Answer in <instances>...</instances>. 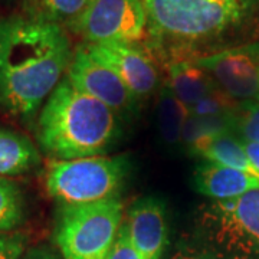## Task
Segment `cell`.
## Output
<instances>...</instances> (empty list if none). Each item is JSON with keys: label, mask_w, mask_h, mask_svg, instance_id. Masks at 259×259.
Here are the masks:
<instances>
[{"label": "cell", "mask_w": 259, "mask_h": 259, "mask_svg": "<svg viewBox=\"0 0 259 259\" xmlns=\"http://www.w3.org/2000/svg\"><path fill=\"white\" fill-rule=\"evenodd\" d=\"M74 56L66 29L25 16L10 18L0 75V107L32 118L64 79Z\"/></svg>", "instance_id": "obj_1"}, {"label": "cell", "mask_w": 259, "mask_h": 259, "mask_svg": "<svg viewBox=\"0 0 259 259\" xmlns=\"http://www.w3.org/2000/svg\"><path fill=\"white\" fill-rule=\"evenodd\" d=\"M122 134V118L64 76L37 115V143L56 160L104 156Z\"/></svg>", "instance_id": "obj_2"}, {"label": "cell", "mask_w": 259, "mask_h": 259, "mask_svg": "<svg viewBox=\"0 0 259 259\" xmlns=\"http://www.w3.org/2000/svg\"><path fill=\"white\" fill-rule=\"evenodd\" d=\"M147 37L154 48L180 59L239 28L259 9V0H141ZM171 61V59H170Z\"/></svg>", "instance_id": "obj_3"}, {"label": "cell", "mask_w": 259, "mask_h": 259, "mask_svg": "<svg viewBox=\"0 0 259 259\" xmlns=\"http://www.w3.org/2000/svg\"><path fill=\"white\" fill-rule=\"evenodd\" d=\"M131 168L128 154L56 160L47 173V190L59 204L120 199Z\"/></svg>", "instance_id": "obj_4"}, {"label": "cell", "mask_w": 259, "mask_h": 259, "mask_svg": "<svg viewBox=\"0 0 259 259\" xmlns=\"http://www.w3.org/2000/svg\"><path fill=\"white\" fill-rule=\"evenodd\" d=\"M124 221L121 199L59 204L54 241L62 259H107Z\"/></svg>", "instance_id": "obj_5"}, {"label": "cell", "mask_w": 259, "mask_h": 259, "mask_svg": "<svg viewBox=\"0 0 259 259\" xmlns=\"http://www.w3.org/2000/svg\"><path fill=\"white\" fill-rule=\"evenodd\" d=\"M199 225L218 248L246 259H259V189L235 200L206 204Z\"/></svg>", "instance_id": "obj_6"}, {"label": "cell", "mask_w": 259, "mask_h": 259, "mask_svg": "<svg viewBox=\"0 0 259 259\" xmlns=\"http://www.w3.org/2000/svg\"><path fill=\"white\" fill-rule=\"evenodd\" d=\"M65 29L82 37L83 44H140L147 37V16L141 0H90Z\"/></svg>", "instance_id": "obj_7"}, {"label": "cell", "mask_w": 259, "mask_h": 259, "mask_svg": "<svg viewBox=\"0 0 259 259\" xmlns=\"http://www.w3.org/2000/svg\"><path fill=\"white\" fill-rule=\"evenodd\" d=\"M66 78L79 91L110 107L122 121L137 112L139 98L134 97L108 65L95 58L83 44L74 49Z\"/></svg>", "instance_id": "obj_8"}, {"label": "cell", "mask_w": 259, "mask_h": 259, "mask_svg": "<svg viewBox=\"0 0 259 259\" xmlns=\"http://www.w3.org/2000/svg\"><path fill=\"white\" fill-rule=\"evenodd\" d=\"M193 61L232 100H259V44L226 48Z\"/></svg>", "instance_id": "obj_9"}, {"label": "cell", "mask_w": 259, "mask_h": 259, "mask_svg": "<svg viewBox=\"0 0 259 259\" xmlns=\"http://www.w3.org/2000/svg\"><path fill=\"white\" fill-rule=\"evenodd\" d=\"M83 45L120 76L136 98H147L158 88L160 76L154 58L139 44L104 42Z\"/></svg>", "instance_id": "obj_10"}, {"label": "cell", "mask_w": 259, "mask_h": 259, "mask_svg": "<svg viewBox=\"0 0 259 259\" xmlns=\"http://www.w3.org/2000/svg\"><path fill=\"white\" fill-rule=\"evenodd\" d=\"M133 246L143 259H161L168 243L166 204L153 196L136 200L122 221Z\"/></svg>", "instance_id": "obj_11"}, {"label": "cell", "mask_w": 259, "mask_h": 259, "mask_svg": "<svg viewBox=\"0 0 259 259\" xmlns=\"http://www.w3.org/2000/svg\"><path fill=\"white\" fill-rule=\"evenodd\" d=\"M193 187L212 202L235 200L259 189V177L246 171L203 161L193 173Z\"/></svg>", "instance_id": "obj_12"}, {"label": "cell", "mask_w": 259, "mask_h": 259, "mask_svg": "<svg viewBox=\"0 0 259 259\" xmlns=\"http://www.w3.org/2000/svg\"><path fill=\"white\" fill-rule=\"evenodd\" d=\"M167 87L187 110L218 88L210 75L190 58L171 59L167 64Z\"/></svg>", "instance_id": "obj_13"}, {"label": "cell", "mask_w": 259, "mask_h": 259, "mask_svg": "<svg viewBox=\"0 0 259 259\" xmlns=\"http://www.w3.org/2000/svg\"><path fill=\"white\" fill-rule=\"evenodd\" d=\"M40 164V154L32 140L15 130L0 127V177L26 175Z\"/></svg>", "instance_id": "obj_14"}, {"label": "cell", "mask_w": 259, "mask_h": 259, "mask_svg": "<svg viewBox=\"0 0 259 259\" xmlns=\"http://www.w3.org/2000/svg\"><path fill=\"white\" fill-rule=\"evenodd\" d=\"M189 151L197 157H202L204 161L225 167H232L236 170L246 171L253 176H258L249 164V160L245 154L242 141L231 131L203 137L202 140H199L193 147L189 148Z\"/></svg>", "instance_id": "obj_15"}, {"label": "cell", "mask_w": 259, "mask_h": 259, "mask_svg": "<svg viewBox=\"0 0 259 259\" xmlns=\"http://www.w3.org/2000/svg\"><path fill=\"white\" fill-rule=\"evenodd\" d=\"M187 115V107L179 101L176 95L170 91V88L164 85L158 94L157 122L160 137L166 146L175 147L180 144L182 131Z\"/></svg>", "instance_id": "obj_16"}, {"label": "cell", "mask_w": 259, "mask_h": 259, "mask_svg": "<svg viewBox=\"0 0 259 259\" xmlns=\"http://www.w3.org/2000/svg\"><path fill=\"white\" fill-rule=\"evenodd\" d=\"M90 0H23L25 18L66 28L88 6Z\"/></svg>", "instance_id": "obj_17"}, {"label": "cell", "mask_w": 259, "mask_h": 259, "mask_svg": "<svg viewBox=\"0 0 259 259\" xmlns=\"http://www.w3.org/2000/svg\"><path fill=\"white\" fill-rule=\"evenodd\" d=\"M28 206L19 183L0 177V233L15 232L26 222Z\"/></svg>", "instance_id": "obj_18"}, {"label": "cell", "mask_w": 259, "mask_h": 259, "mask_svg": "<svg viewBox=\"0 0 259 259\" xmlns=\"http://www.w3.org/2000/svg\"><path fill=\"white\" fill-rule=\"evenodd\" d=\"M231 131L241 141L259 143V100L236 102L232 111Z\"/></svg>", "instance_id": "obj_19"}, {"label": "cell", "mask_w": 259, "mask_h": 259, "mask_svg": "<svg viewBox=\"0 0 259 259\" xmlns=\"http://www.w3.org/2000/svg\"><path fill=\"white\" fill-rule=\"evenodd\" d=\"M235 100H232L229 95L223 93L222 90L218 87L209 94H206L203 98L193 104L189 108V114L199 117V118H206V117H229L236 105Z\"/></svg>", "instance_id": "obj_20"}, {"label": "cell", "mask_w": 259, "mask_h": 259, "mask_svg": "<svg viewBox=\"0 0 259 259\" xmlns=\"http://www.w3.org/2000/svg\"><path fill=\"white\" fill-rule=\"evenodd\" d=\"M26 245L28 236L20 232L0 233V259H20Z\"/></svg>", "instance_id": "obj_21"}, {"label": "cell", "mask_w": 259, "mask_h": 259, "mask_svg": "<svg viewBox=\"0 0 259 259\" xmlns=\"http://www.w3.org/2000/svg\"><path fill=\"white\" fill-rule=\"evenodd\" d=\"M107 259H143L130 241L128 233L124 225H121L118 235Z\"/></svg>", "instance_id": "obj_22"}, {"label": "cell", "mask_w": 259, "mask_h": 259, "mask_svg": "<svg viewBox=\"0 0 259 259\" xmlns=\"http://www.w3.org/2000/svg\"><path fill=\"white\" fill-rule=\"evenodd\" d=\"M20 259H61L52 249L47 246H33L25 250Z\"/></svg>", "instance_id": "obj_23"}, {"label": "cell", "mask_w": 259, "mask_h": 259, "mask_svg": "<svg viewBox=\"0 0 259 259\" xmlns=\"http://www.w3.org/2000/svg\"><path fill=\"white\" fill-rule=\"evenodd\" d=\"M242 146L245 150V154L249 160V164L259 176V143L252 141H242Z\"/></svg>", "instance_id": "obj_24"}, {"label": "cell", "mask_w": 259, "mask_h": 259, "mask_svg": "<svg viewBox=\"0 0 259 259\" xmlns=\"http://www.w3.org/2000/svg\"><path fill=\"white\" fill-rule=\"evenodd\" d=\"M9 29L10 18H0V75H2V64H3V56H5L8 36H9Z\"/></svg>", "instance_id": "obj_25"}, {"label": "cell", "mask_w": 259, "mask_h": 259, "mask_svg": "<svg viewBox=\"0 0 259 259\" xmlns=\"http://www.w3.org/2000/svg\"><path fill=\"white\" fill-rule=\"evenodd\" d=\"M175 259H218L212 256H202V255H187V253H179Z\"/></svg>", "instance_id": "obj_26"}]
</instances>
